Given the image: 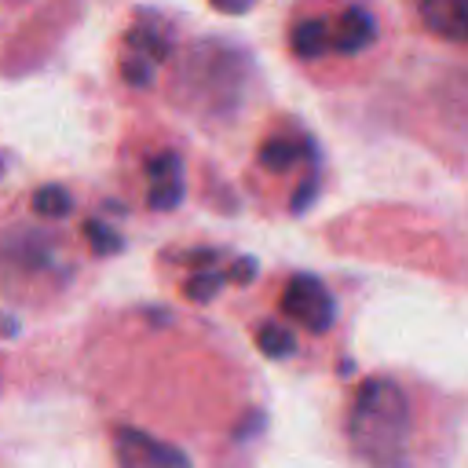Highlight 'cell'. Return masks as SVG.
I'll use <instances>...</instances> for the list:
<instances>
[{"instance_id":"cell-13","label":"cell","mask_w":468,"mask_h":468,"mask_svg":"<svg viewBox=\"0 0 468 468\" xmlns=\"http://www.w3.org/2000/svg\"><path fill=\"white\" fill-rule=\"evenodd\" d=\"M84 234L91 238V245H95V252H117V249H124V238L117 234V230H110L102 219H88V227H84Z\"/></svg>"},{"instance_id":"cell-10","label":"cell","mask_w":468,"mask_h":468,"mask_svg":"<svg viewBox=\"0 0 468 468\" xmlns=\"http://www.w3.org/2000/svg\"><path fill=\"white\" fill-rule=\"evenodd\" d=\"M256 344H260V351H263L267 358H289V355L296 351L292 333L282 329V325H274V322H263V325L256 329Z\"/></svg>"},{"instance_id":"cell-8","label":"cell","mask_w":468,"mask_h":468,"mask_svg":"<svg viewBox=\"0 0 468 468\" xmlns=\"http://www.w3.org/2000/svg\"><path fill=\"white\" fill-rule=\"evenodd\" d=\"M307 157H314V146L303 135H274V139H267L260 146V161L267 168H278V172H285V168H292V165H300Z\"/></svg>"},{"instance_id":"cell-16","label":"cell","mask_w":468,"mask_h":468,"mask_svg":"<svg viewBox=\"0 0 468 468\" xmlns=\"http://www.w3.org/2000/svg\"><path fill=\"white\" fill-rule=\"evenodd\" d=\"M0 329H4V333H15V329H18V322H11V318H0Z\"/></svg>"},{"instance_id":"cell-2","label":"cell","mask_w":468,"mask_h":468,"mask_svg":"<svg viewBox=\"0 0 468 468\" xmlns=\"http://www.w3.org/2000/svg\"><path fill=\"white\" fill-rule=\"evenodd\" d=\"M113 453L121 468H190L186 453L157 435H146L139 428H117L113 431Z\"/></svg>"},{"instance_id":"cell-14","label":"cell","mask_w":468,"mask_h":468,"mask_svg":"<svg viewBox=\"0 0 468 468\" xmlns=\"http://www.w3.org/2000/svg\"><path fill=\"white\" fill-rule=\"evenodd\" d=\"M212 7H219L223 15H245L252 7V0H208Z\"/></svg>"},{"instance_id":"cell-3","label":"cell","mask_w":468,"mask_h":468,"mask_svg":"<svg viewBox=\"0 0 468 468\" xmlns=\"http://www.w3.org/2000/svg\"><path fill=\"white\" fill-rule=\"evenodd\" d=\"M282 307H285L300 325H307L311 333H329L333 322H336V303H333L329 289H325L318 278H311V274H296V278L285 285Z\"/></svg>"},{"instance_id":"cell-11","label":"cell","mask_w":468,"mask_h":468,"mask_svg":"<svg viewBox=\"0 0 468 468\" xmlns=\"http://www.w3.org/2000/svg\"><path fill=\"white\" fill-rule=\"evenodd\" d=\"M69 208H73V197L62 186H40L33 194V212L44 219H62V216H69Z\"/></svg>"},{"instance_id":"cell-1","label":"cell","mask_w":468,"mask_h":468,"mask_svg":"<svg viewBox=\"0 0 468 468\" xmlns=\"http://www.w3.org/2000/svg\"><path fill=\"white\" fill-rule=\"evenodd\" d=\"M347 439L369 468H406L410 461V402L388 377H369L351 406Z\"/></svg>"},{"instance_id":"cell-4","label":"cell","mask_w":468,"mask_h":468,"mask_svg":"<svg viewBox=\"0 0 468 468\" xmlns=\"http://www.w3.org/2000/svg\"><path fill=\"white\" fill-rule=\"evenodd\" d=\"M168 55V37L161 33V26L154 22H139L132 33H128V51H124V80L135 84V88H146L154 80V69L157 62Z\"/></svg>"},{"instance_id":"cell-9","label":"cell","mask_w":468,"mask_h":468,"mask_svg":"<svg viewBox=\"0 0 468 468\" xmlns=\"http://www.w3.org/2000/svg\"><path fill=\"white\" fill-rule=\"evenodd\" d=\"M289 40H292V51L300 58H322V55L333 51V29H329L325 18H300L292 26Z\"/></svg>"},{"instance_id":"cell-6","label":"cell","mask_w":468,"mask_h":468,"mask_svg":"<svg viewBox=\"0 0 468 468\" xmlns=\"http://www.w3.org/2000/svg\"><path fill=\"white\" fill-rule=\"evenodd\" d=\"M329 29H333V51H340V55H358L377 40V18L355 4Z\"/></svg>"},{"instance_id":"cell-12","label":"cell","mask_w":468,"mask_h":468,"mask_svg":"<svg viewBox=\"0 0 468 468\" xmlns=\"http://www.w3.org/2000/svg\"><path fill=\"white\" fill-rule=\"evenodd\" d=\"M223 278H227V274H219V271H197V274L186 282V296L197 300V303H208V300L219 292Z\"/></svg>"},{"instance_id":"cell-7","label":"cell","mask_w":468,"mask_h":468,"mask_svg":"<svg viewBox=\"0 0 468 468\" xmlns=\"http://www.w3.org/2000/svg\"><path fill=\"white\" fill-rule=\"evenodd\" d=\"M150 205L154 208H176L183 201V161L176 154H157L150 165Z\"/></svg>"},{"instance_id":"cell-5","label":"cell","mask_w":468,"mask_h":468,"mask_svg":"<svg viewBox=\"0 0 468 468\" xmlns=\"http://www.w3.org/2000/svg\"><path fill=\"white\" fill-rule=\"evenodd\" d=\"M417 11L431 37L468 44V0H417Z\"/></svg>"},{"instance_id":"cell-15","label":"cell","mask_w":468,"mask_h":468,"mask_svg":"<svg viewBox=\"0 0 468 468\" xmlns=\"http://www.w3.org/2000/svg\"><path fill=\"white\" fill-rule=\"evenodd\" d=\"M252 274H256V260H245V256H241V260H234V271H230V278H234V282H249Z\"/></svg>"}]
</instances>
